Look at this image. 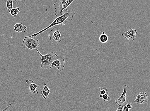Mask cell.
Listing matches in <instances>:
<instances>
[{"label": "cell", "mask_w": 150, "mask_h": 111, "mask_svg": "<svg viewBox=\"0 0 150 111\" xmlns=\"http://www.w3.org/2000/svg\"><path fill=\"white\" fill-rule=\"evenodd\" d=\"M51 65L54 67H56L59 71H61L64 70L65 67V60L62 57H59L51 64Z\"/></svg>", "instance_id": "10"}, {"label": "cell", "mask_w": 150, "mask_h": 111, "mask_svg": "<svg viewBox=\"0 0 150 111\" xmlns=\"http://www.w3.org/2000/svg\"><path fill=\"white\" fill-rule=\"evenodd\" d=\"M14 31L16 33H25L26 32V26L23 25L22 23H17L14 26Z\"/></svg>", "instance_id": "11"}, {"label": "cell", "mask_w": 150, "mask_h": 111, "mask_svg": "<svg viewBox=\"0 0 150 111\" xmlns=\"http://www.w3.org/2000/svg\"><path fill=\"white\" fill-rule=\"evenodd\" d=\"M109 39L108 36L104 32H103L101 34L99 38V40L100 42L103 43H106Z\"/></svg>", "instance_id": "13"}, {"label": "cell", "mask_w": 150, "mask_h": 111, "mask_svg": "<svg viewBox=\"0 0 150 111\" xmlns=\"http://www.w3.org/2000/svg\"><path fill=\"white\" fill-rule=\"evenodd\" d=\"M127 108L129 110L131 109L132 108V103L128 102L126 105Z\"/></svg>", "instance_id": "18"}, {"label": "cell", "mask_w": 150, "mask_h": 111, "mask_svg": "<svg viewBox=\"0 0 150 111\" xmlns=\"http://www.w3.org/2000/svg\"><path fill=\"white\" fill-rule=\"evenodd\" d=\"M100 98H102V100L103 102L108 101L109 102L111 100V98L109 96V92L106 93L103 95H100Z\"/></svg>", "instance_id": "16"}, {"label": "cell", "mask_w": 150, "mask_h": 111, "mask_svg": "<svg viewBox=\"0 0 150 111\" xmlns=\"http://www.w3.org/2000/svg\"><path fill=\"white\" fill-rule=\"evenodd\" d=\"M48 36L53 44L60 43L62 41L61 33L57 28H54L52 29L50 31Z\"/></svg>", "instance_id": "5"}, {"label": "cell", "mask_w": 150, "mask_h": 111, "mask_svg": "<svg viewBox=\"0 0 150 111\" xmlns=\"http://www.w3.org/2000/svg\"><path fill=\"white\" fill-rule=\"evenodd\" d=\"M137 33V30L131 28L127 32L123 33L122 35L125 39L132 41L135 40Z\"/></svg>", "instance_id": "7"}, {"label": "cell", "mask_w": 150, "mask_h": 111, "mask_svg": "<svg viewBox=\"0 0 150 111\" xmlns=\"http://www.w3.org/2000/svg\"><path fill=\"white\" fill-rule=\"evenodd\" d=\"M123 106H119L116 111H123Z\"/></svg>", "instance_id": "19"}, {"label": "cell", "mask_w": 150, "mask_h": 111, "mask_svg": "<svg viewBox=\"0 0 150 111\" xmlns=\"http://www.w3.org/2000/svg\"><path fill=\"white\" fill-rule=\"evenodd\" d=\"M50 90L48 87V86L46 84L44 85V88L40 92V94L44 99L47 100L49 98V95L50 92Z\"/></svg>", "instance_id": "12"}, {"label": "cell", "mask_w": 150, "mask_h": 111, "mask_svg": "<svg viewBox=\"0 0 150 111\" xmlns=\"http://www.w3.org/2000/svg\"><path fill=\"white\" fill-rule=\"evenodd\" d=\"M129 88V87L127 85H124L123 93L120 98L116 100V103L119 106H125L129 102V100L127 98V93Z\"/></svg>", "instance_id": "6"}, {"label": "cell", "mask_w": 150, "mask_h": 111, "mask_svg": "<svg viewBox=\"0 0 150 111\" xmlns=\"http://www.w3.org/2000/svg\"><path fill=\"white\" fill-rule=\"evenodd\" d=\"M123 111H129V110L127 108L126 105L123 106Z\"/></svg>", "instance_id": "20"}, {"label": "cell", "mask_w": 150, "mask_h": 111, "mask_svg": "<svg viewBox=\"0 0 150 111\" xmlns=\"http://www.w3.org/2000/svg\"><path fill=\"white\" fill-rule=\"evenodd\" d=\"M148 100V96L146 93L145 92H141L138 93L137 98L132 103L146 105L147 103Z\"/></svg>", "instance_id": "8"}, {"label": "cell", "mask_w": 150, "mask_h": 111, "mask_svg": "<svg viewBox=\"0 0 150 111\" xmlns=\"http://www.w3.org/2000/svg\"><path fill=\"white\" fill-rule=\"evenodd\" d=\"M40 41L36 38L33 37H25L24 38L22 44V47L24 48H28L33 50L39 47Z\"/></svg>", "instance_id": "4"}, {"label": "cell", "mask_w": 150, "mask_h": 111, "mask_svg": "<svg viewBox=\"0 0 150 111\" xmlns=\"http://www.w3.org/2000/svg\"><path fill=\"white\" fill-rule=\"evenodd\" d=\"M41 57L40 67L43 69H50L53 68L54 66L51 64L57 60L59 57L55 52L52 51L45 55H42L37 48H35Z\"/></svg>", "instance_id": "2"}, {"label": "cell", "mask_w": 150, "mask_h": 111, "mask_svg": "<svg viewBox=\"0 0 150 111\" xmlns=\"http://www.w3.org/2000/svg\"><path fill=\"white\" fill-rule=\"evenodd\" d=\"M108 92V90L106 88H101L100 89V95H103L106 94Z\"/></svg>", "instance_id": "17"}, {"label": "cell", "mask_w": 150, "mask_h": 111, "mask_svg": "<svg viewBox=\"0 0 150 111\" xmlns=\"http://www.w3.org/2000/svg\"><path fill=\"white\" fill-rule=\"evenodd\" d=\"M20 10L19 8L17 7L16 8H13L9 12L10 14L13 16H15L18 15L19 13Z\"/></svg>", "instance_id": "15"}, {"label": "cell", "mask_w": 150, "mask_h": 111, "mask_svg": "<svg viewBox=\"0 0 150 111\" xmlns=\"http://www.w3.org/2000/svg\"><path fill=\"white\" fill-rule=\"evenodd\" d=\"M73 14L70 10H68L67 9H66L64 12L61 16L57 17L53 22H52L50 25L40 31L39 32L36 33L35 32L34 33L30 36H28L27 37H36L39 35V34L42 33L45 31L47 30L48 29L51 28L58 25H64L67 23V22L70 21H71L73 18Z\"/></svg>", "instance_id": "1"}, {"label": "cell", "mask_w": 150, "mask_h": 111, "mask_svg": "<svg viewBox=\"0 0 150 111\" xmlns=\"http://www.w3.org/2000/svg\"><path fill=\"white\" fill-rule=\"evenodd\" d=\"M26 82L28 91L34 95H38L39 92L37 89L38 87V85L35 84L34 82L31 80H27Z\"/></svg>", "instance_id": "9"}, {"label": "cell", "mask_w": 150, "mask_h": 111, "mask_svg": "<svg viewBox=\"0 0 150 111\" xmlns=\"http://www.w3.org/2000/svg\"><path fill=\"white\" fill-rule=\"evenodd\" d=\"M16 0H8L6 1V8L9 12L13 8V4Z\"/></svg>", "instance_id": "14"}, {"label": "cell", "mask_w": 150, "mask_h": 111, "mask_svg": "<svg viewBox=\"0 0 150 111\" xmlns=\"http://www.w3.org/2000/svg\"><path fill=\"white\" fill-rule=\"evenodd\" d=\"M74 0H56L54 3L55 11L54 14L57 17L61 16L63 11L67 9Z\"/></svg>", "instance_id": "3"}]
</instances>
